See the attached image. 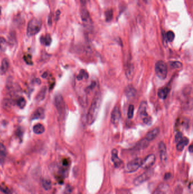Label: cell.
<instances>
[{
    "instance_id": "cell-9",
    "label": "cell",
    "mask_w": 193,
    "mask_h": 194,
    "mask_svg": "<svg viewBox=\"0 0 193 194\" xmlns=\"http://www.w3.org/2000/svg\"><path fill=\"white\" fill-rule=\"evenodd\" d=\"M121 113L120 108L118 106H117L113 110L112 114H111V121L112 124L115 125L118 124L121 119Z\"/></svg>"
},
{
    "instance_id": "cell-37",
    "label": "cell",
    "mask_w": 193,
    "mask_h": 194,
    "mask_svg": "<svg viewBox=\"0 0 193 194\" xmlns=\"http://www.w3.org/2000/svg\"><path fill=\"white\" fill-rule=\"evenodd\" d=\"M189 151L190 152V153H192L193 151V145L191 144V145H190L189 146Z\"/></svg>"
},
{
    "instance_id": "cell-26",
    "label": "cell",
    "mask_w": 193,
    "mask_h": 194,
    "mask_svg": "<svg viewBox=\"0 0 193 194\" xmlns=\"http://www.w3.org/2000/svg\"><path fill=\"white\" fill-rule=\"evenodd\" d=\"M9 66V62H8V60L4 59L2 62V64H1V70L3 72H5L8 70Z\"/></svg>"
},
{
    "instance_id": "cell-1",
    "label": "cell",
    "mask_w": 193,
    "mask_h": 194,
    "mask_svg": "<svg viewBox=\"0 0 193 194\" xmlns=\"http://www.w3.org/2000/svg\"><path fill=\"white\" fill-rule=\"evenodd\" d=\"M101 103V94L100 93V92H97L94 96L87 114V121L89 125H92L96 121L99 110L100 108Z\"/></svg>"
},
{
    "instance_id": "cell-33",
    "label": "cell",
    "mask_w": 193,
    "mask_h": 194,
    "mask_svg": "<svg viewBox=\"0 0 193 194\" xmlns=\"http://www.w3.org/2000/svg\"><path fill=\"white\" fill-rule=\"evenodd\" d=\"M24 60H25V62H26L27 64L32 65L33 64L32 60V57H31V55H30V54H27V55L24 56Z\"/></svg>"
},
{
    "instance_id": "cell-29",
    "label": "cell",
    "mask_w": 193,
    "mask_h": 194,
    "mask_svg": "<svg viewBox=\"0 0 193 194\" xmlns=\"http://www.w3.org/2000/svg\"><path fill=\"white\" fill-rule=\"evenodd\" d=\"M149 141H148L145 138L143 140H141L140 142H139L138 145V147L141 149H143L144 147H147V145H148Z\"/></svg>"
},
{
    "instance_id": "cell-17",
    "label": "cell",
    "mask_w": 193,
    "mask_h": 194,
    "mask_svg": "<svg viewBox=\"0 0 193 194\" xmlns=\"http://www.w3.org/2000/svg\"><path fill=\"white\" fill-rule=\"evenodd\" d=\"M189 142V140L187 137H182L181 140L178 141L177 144V151H182L184 147L188 144Z\"/></svg>"
},
{
    "instance_id": "cell-18",
    "label": "cell",
    "mask_w": 193,
    "mask_h": 194,
    "mask_svg": "<svg viewBox=\"0 0 193 194\" xmlns=\"http://www.w3.org/2000/svg\"><path fill=\"white\" fill-rule=\"evenodd\" d=\"M125 93L127 97L130 98V97H134L135 95L136 90L133 86L129 85L126 88L125 90Z\"/></svg>"
},
{
    "instance_id": "cell-42",
    "label": "cell",
    "mask_w": 193,
    "mask_h": 194,
    "mask_svg": "<svg viewBox=\"0 0 193 194\" xmlns=\"http://www.w3.org/2000/svg\"></svg>"
},
{
    "instance_id": "cell-39",
    "label": "cell",
    "mask_w": 193,
    "mask_h": 194,
    "mask_svg": "<svg viewBox=\"0 0 193 194\" xmlns=\"http://www.w3.org/2000/svg\"><path fill=\"white\" fill-rule=\"evenodd\" d=\"M60 15V11L58 10V11H57V12H56V18H58V17H59Z\"/></svg>"
},
{
    "instance_id": "cell-27",
    "label": "cell",
    "mask_w": 193,
    "mask_h": 194,
    "mask_svg": "<svg viewBox=\"0 0 193 194\" xmlns=\"http://www.w3.org/2000/svg\"><path fill=\"white\" fill-rule=\"evenodd\" d=\"M17 105L20 109H22L26 106V101L23 97H20L19 99L17 100Z\"/></svg>"
},
{
    "instance_id": "cell-35",
    "label": "cell",
    "mask_w": 193,
    "mask_h": 194,
    "mask_svg": "<svg viewBox=\"0 0 193 194\" xmlns=\"http://www.w3.org/2000/svg\"><path fill=\"white\" fill-rule=\"evenodd\" d=\"M46 89L45 88H44L43 89L41 90V91L39 93V95H38V98L40 100H42L43 98H44L45 97V95H46Z\"/></svg>"
},
{
    "instance_id": "cell-3",
    "label": "cell",
    "mask_w": 193,
    "mask_h": 194,
    "mask_svg": "<svg viewBox=\"0 0 193 194\" xmlns=\"http://www.w3.org/2000/svg\"><path fill=\"white\" fill-rule=\"evenodd\" d=\"M155 73L158 77L161 80L166 79L168 74V69L166 64L163 61L160 60L155 64Z\"/></svg>"
},
{
    "instance_id": "cell-12",
    "label": "cell",
    "mask_w": 193,
    "mask_h": 194,
    "mask_svg": "<svg viewBox=\"0 0 193 194\" xmlns=\"http://www.w3.org/2000/svg\"><path fill=\"white\" fill-rule=\"evenodd\" d=\"M112 160L116 167H120L121 163H122V161L119 159L118 156V151L115 149L112 150Z\"/></svg>"
},
{
    "instance_id": "cell-13",
    "label": "cell",
    "mask_w": 193,
    "mask_h": 194,
    "mask_svg": "<svg viewBox=\"0 0 193 194\" xmlns=\"http://www.w3.org/2000/svg\"><path fill=\"white\" fill-rule=\"evenodd\" d=\"M159 133V129L158 128H154V129L151 130L148 132L145 137V139L148 141H151L152 140H154L158 136Z\"/></svg>"
},
{
    "instance_id": "cell-11",
    "label": "cell",
    "mask_w": 193,
    "mask_h": 194,
    "mask_svg": "<svg viewBox=\"0 0 193 194\" xmlns=\"http://www.w3.org/2000/svg\"><path fill=\"white\" fill-rule=\"evenodd\" d=\"M158 150L160 157L162 163H166L167 161V152L166 144L163 142H160L158 144Z\"/></svg>"
},
{
    "instance_id": "cell-25",
    "label": "cell",
    "mask_w": 193,
    "mask_h": 194,
    "mask_svg": "<svg viewBox=\"0 0 193 194\" xmlns=\"http://www.w3.org/2000/svg\"><path fill=\"white\" fill-rule=\"evenodd\" d=\"M77 78L78 80H82L83 79H87L89 78V74L87 73L86 71L82 69L80 71Z\"/></svg>"
},
{
    "instance_id": "cell-4",
    "label": "cell",
    "mask_w": 193,
    "mask_h": 194,
    "mask_svg": "<svg viewBox=\"0 0 193 194\" xmlns=\"http://www.w3.org/2000/svg\"><path fill=\"white\" fill-rule=\"evenodd\" d=\"M147 103L146 102L143 101L139 106L138 109V114L140 118L143 119L144 123L147 124H151L152 120L151 117L148 116L147 113Z\"/></svg>"
},
{
    "instance_id": "cell-31",
    "label": "cell",
    "mask_w": 193,
    "mask_h": 194,
    "mask_svg": "<svg viewBox=\"0 0 193 194\" xmlns=\"http://www.w3.org/2000/svg\"><path fill=\"white\" fill-rule=\"evenodd\" d=\"M134 106L133 105H130L128 109V117L129 119H131L134 115Z\"/></svg>"
},
{
    "instance_id": "cell-41",
    "label": "cell",
    "mask_w": 193,
    "mask_h": 194,
    "mask_svg": "<svg viewBox=\"0 0 193 194\" xmlns=\"http://www.w3.org/2000/svg\"><path fill=\"white\" fill-rule=\"evenodd\" d=\"M1 8H0V16H1Z\"/></svg>"
},
{
    "instance_id": "cell-32",
    "label": "cell",
    "mask_w": 193,
    "mask_h": 194,
    "mask_svg": "<svg viewBox=\"0 0 193 194\" xmlns=\"http://www.w3.org/2000/svg\"><path fill=\"white\" fill-rule=\"evenodd\" d=\"M170 66L173 69H177L182 67V63L180 62H170Z\"/></svg>"
},
{
    "instance_id": "cell-2",
    "label": "cell",
    "mask_w": 193,
    "mask_h": 194,
    "mask_svg": "<svg viewBox=\"0 0 193 194\" xmlns=\"http://www.w3.org/2000/svg\"><path fill=\"white\" fill-rule=\"evenodd\" d=\"M42 26V23L40 20L37 18H33L29 22L27 26V35L32 36L37 34L40 31Z\"/></svg>"
},
{
    "instance_id": "cell-38",
    "label": "cell",
    "mask_w": 193,
    "mask_h": 194,
    "mask_svg": "<svg viewBox=\"0 0 193 194\" xmlns=\"http://www.w3.org/2000/svg\"><path fill=\"white\" fill-rule=\"evenodd\" d=\"M89 1V0H81V3L82 4H85V5L87 2Z\"/></svg>"
},
{
    "instance_id": "cell-16",
    "label": "cell",
    "mask_w": 193,
    "mask_h": 194,
    "mask_svg": "<svg viewBox=\"0 0 193 194\" xmlns=\"http://www.w3.org/2000/svg\"><path fill=\"white\" fill-rule=\"evenodd\" d=\"M170 89L168 87H165L158 90V96L160 99H165L170 92Z\"/></svg>"
},
{
    "instance_id": "cell-23",
    "label": "cell",
    "mask_w": 193,
    "mask_h": 194,
    "mask_svg": "<svg viewBox=\"0 0 193 194\" xmlns=\"http://www.w3.org/2000/svg\"><path fill=\"white\" fill-rule=\"evenodd\" d=\"M42 185L43 188L46 191H49L52 188V183L50 180L47 179H44L42 180Z\"/></svg>"
},
{
    "instance_id": "cell-5",
    "label": "cell",
    "mask_w": 193,
    "mask_h": 194,
    "mask_svg": "<svg viewBox=\"0 0 193 194\" xmlns=\"http://www.w3.org/2000/svg\"><path fill=\"white\" fill-rule=\"evenodd\" d=\"M54 105L60 115H64L65 114V103L60 94H57L54 97Z\"/></svg>"
},
{
    "instance_id": "cell-8",
    "label": "cell",
    "mask_w": 193,
    "mask_h": 194,
    "mask_svg": "<svg viewBox=\"0 0 193 194\" xmlns=\"http://www.w3.org/2000/svg\"><path fill=\"white\" fill-rule=\"evenodd\" d=\"M156 161V157L154 155H150L147 156L144 160H142V162L141 165V167L144 169H149L152 167Z\"/></svg>"
},
{
    "instance_id": "cell-6",
    "label": "cell",
    "mask_w": 193,
    "mask_h": 194,
    "mask_svg": "<svg viewBox=\"0 0 193 194\" xmlns=\"http://www.w3.org/2000/svg\"><path fill=\"white\" fill-rule=\"evenodd\" d=\"M142 162V159L139 158H137L133 159L130 162L127 164L126 171L128 173H133L137 170L139 167H141V165Z\"/></svg>"
},
{
    "instance_id": "cell-21",
    "label": "cell",
    "mask_w": 193,
    "mask_h": 194,
    "mask_svg": "<svg viewBox=\"0 0 193 194\" xmlns=\"http://www.w3.org/2000/svg\"><path fill=\"white\" fill-rule=\"evenodd\" d=\"M168 187V185L162 184L154 191L152 194H164L166 192V188Z\"/></svg>"
},
{
    "instance_id": "cell-30",
    "label": "cell",
    "mask_w": 193,
    "mask_h": 194,
    "mask_svg": "<svg viewBox=\"0 0 193 194\" xmlns=\"http://www.w3.org/2000/svg\"><path fill=\"white\" fill-rule=\"evenodd\" d=\"M166 35L167 40H168L169 42H172L173 41L174 38H175V35H174V33L173 31H168V32H166Z\"/></svg>"
},
{
    "instance_id": "cell-15",
    "label": "cell",
    "mask_w": 193,
    "mask_h": 194,
    "mask_svg": "<svg viewBox=\"0 0 193 194\" xmlns=\"http://www.w3.org/2000/svg\"><path fill=\"white\" fill-rule=\"evenodd\" d=\"M44 117V110L43 108L39 107L32 114V119L35 120L38 119H43Z\"/></svg>"
},
{
    "instance_id": "cell-10",
    "label": "cell",
    "mask_w": 193,
    "mask_h": 194,
    "mask_svg": "<svg viewBox=\"0 0 193 194\" xmlns=\"http://www.w3.org/2000/svg\"><path fill=\"white\" fill-rule=\"evenodd\" d=\"M82 20L84 24L87 26H91L93 24V21L88 10L83 8L81 11Z\"/></svg>"
},
{
    "instance_id": "cell-36",
    "label": "cell",
    "mask_w": 193,
    "mask_h": 194,
    "mask_svg": "<svg viewBox=\"0 0 193 194\" xmlns=\"http://www.w3.org/2000/svg\"><path fill=\"white\" fill-rule=\"evenodd\" d=\"M182 134L181 132H178L177 133L176 135L175 136V141L176 143H178V141H180V140H181L182 138Z\"/></svg>"
},
{
    "instance_id": "cell-14",
    "label": "cell",
    "mask_w": 193,
    "mask_h": 194,
    "mask_svg": "<svg viewBox=\"0 0 193 194\" xmlns=\"http://www.w3.org/2000/svg\"><path fill=\"white\" fill-rule=\"evenodd\" d=\"M7 156V151L4 145L0 143V164H3Z\"/></svg>"
},
{
    "instance_id": "cell-24",
    "label": "cell",
    "mask_w": 193,
    "mask_h": 194,
    "mask_svg": "<svg viewBox=\"0 0 193 194\" xmlns=\"http://www.w3.org/2000/svg\"><path fill=\"white\" fill-rule=\"evenodd\" d=\"M105 20L107 22H109L112 21L113 18V11L112 9H109L107 11L105 12Z\"/></svg>"
},
{
    "instance_id": "cell-19",
    "label": "cell",
    "mask_w": 193,
    "mask_h": 194,
    "mask_svg": "<svg viewBox=\"0 0 193 194\" xmlns=\"http://www.w3.org/2000/svg\"><path fill=\"white\" fill-rule=\"evenodd\" d=\"M40 42L46 46H49L52 42V38L49 34H46L40 38Z\"/></svg>"
},
{
    "instance_id": "cell-7",
    "label": "cell",
    "mask_w": 193,
    "mask_h": 194,
    "mask_svg": "<svg viewBox=\"0 0 193 194\" xmlns=\"http://www.w3.org/2000/svg\"><path fill=\"white\" fill-rule=\"evenodd\" d=\"M153 174V171L152 170H148L147 171L144 172L142 174L139 175L134 181V184L135 186H139L143 182L147 181L148 179L150 178Z\"/></svg>"
},
{
    "instance_id": "cell-20",
    "label": "cell",
    "mask_w": 193,
    "mask_h": 194,
    "mask_svg": "<svg viewBox=\"0 0 193 194\" xmlns=\"http://www.w3.org/2000/svg\"><path fill=\"white\" fill-rule=\"evenodd\" d=\"M33 131L36 134H42L45 131V128L42 124L38 123L33 127Z\"/></svg>"
},
{
    "instance_id": "cell-28",
    "label": "cell",
    "mask_w": 193,
    "mask_h": 194,
    "mask_svg": "<svg viewBox=\"0 0 193 194\" xmlns=\"http://www.w3.org/2000/svg\"><path fill=\"white\" fill-rule=\"evenodd\" d=\"M6 47H7V43L6 40L2 37H0V50H5L6 49Z\"/></svg>"
},
{
    "instance_id": "cell-34",
    "label": "cell",
    "mask_w": 193,
    "mask_h": 194,
    "mask_svg": "<svg viewBox=\"0 0 193 194\" xmlns=\"http://www.w3.org/2000/svg\"><path fill=\"white\" fill-rule=\"evenodd\" d=\"M0 189L2 191H3L5 194H12V192L10 190L4 185H0Z\"/></svg>"
},
{
    "instance_id": "cell-22",
    "label": "cell",
    "mask_w": 193,
    "mask_h": 194,
    "mask_svg": "<svg viewBox=\"0 0 193 194\" xmlns=\"http://www.w3.org/2000/svg\"><path fill=\"white\" fill-rule=\"evenodd\" d=\"M125 73L126 76L128 78H131L133 76V73H134V66L133 65H128V67L126 68V70H125Z\"/></svg>"
},
{
    "instance_id": "cell-40",
    "label": "cell",
    "mask_w": 193,
    "mask_h": 194,
    "mask_svg": "<svg viewBox=\"0 0 193 194\" xmlns=\"http://www.w3.org/2000/svg\"><path fill=\"white\" fill-rule=\"evenodd\" d=\"M47 76H48V73H47L46 72H45V73H44L43 75H42V77L46 78V77H47Z\"/></svg>"
}]
</instances>
